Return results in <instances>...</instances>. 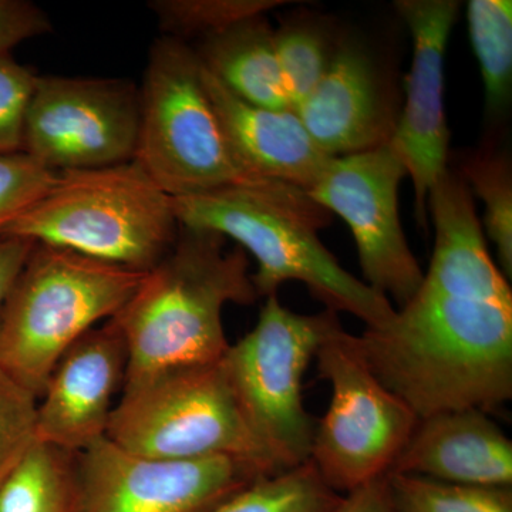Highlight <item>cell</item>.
Returning a JSON list of instances; mask_svg holds the SVG:
<instances>
[{
	"mask_svg": "<svg viewBox=\"0 0 512 512\" xmlns=\"http://www.w3.org/2000/svg\"><path fill=\"white\" fill-rule=\"evenodd\" d=\"M272 5L276 3L266 0H151L148 8L163 36L184 42L185 37L204 39L241 20L264 15Z\"/></svg>",
	"mask_w": 512,
	"mask_h": 512,
	"instance_id": "603a6c76",
	"label": "cell"
},
{
	"mask_svg": "<svg viewBox=\"0 0 512 512\" xmlns=\"http://www.w3.org/2000/svg\"><path fill=\"white\" fill-rule=\"evenodd\" d=\"M336 512H394L386 477L345 495Z\"/></svg>",
	"mask_w": 512,
	"mask_h": 512,
	"instance_id": "4dcf8cb0",
	"label": "cell"
},
{
	"mask_svg": "<svg viewBox=\"0 0 512 512\" xmlns=\"http://www.w3.org/2000/svg\"><path fill=\"white\" fill-rule=\"evenodd\" d=\"M134 163L171 198L251 183L222 130L194 49L174 37L148 53Z\"/></svg>",
	"mask_w": 512,
	"mask_h": 512,
	"instance_id": "8992f818",
	"label": "cell"
},
{
	"mask_svg": "<svg viewBox=\"0 0 512 512\" xmlns=\"http://www.w3.org/2000/svg\"><path fill=\"white\" fill-rule=\"evenodd\" d=\"M178 234L173 198L130 161L59 173L45 197L2 237L30 239L147 274L171 251Z\"/></svg>",
	"mask_w": 512,
	"mask_h": 512,
	"instance_id": "277c9868",
	"label": "cell"
},
{
	"mask_svg": "<svg viewBox=\"0 0 512 512\" xmlns=\"http://www.w3.org/2000/svg\"><path fill=\"white\" fill-rule=\"evenodd\" d=\"M339 328V315L330 309L301 315L282 306L278 296H266L254 329L221 359L249 429L281 471L311 457L316 424L303 404V376Z\"/></svg>",
	"mask_w": 512,
	"mask_h": 512,
	"instance_id": "ba28073f",
	"label": "cell"
},
{
	"mask_svg": "<svg viewBox=\"0 0 512 512\" xmlns=\"http://www.w3.org/2000/svg\"><path fill=\"white\" fill-rule=\"evenodd\" d=\"M343 495L320 477L312 461L258 478L207 512H336Z\"/></svg>",
	"mask_w": 512,
	"mask_h": 512,
	"instance_id": "ffe728a7",
	"label": "cell"
},
{
	"mask_svg": "<svg viewBox=\"0 0 512 512\" xmlns=\"http://www.w3.org/2000/svg\"><path fill=\"white\" fill-rule=\"evenodd\" d=\"M389 473L450 484L512 487V441L484 410L431 414L417 421Z\"/></svg>",
	"mask_w": 512,
	"mask_h": 512,
	"instance_id": "2e32d148",
	"label": "cell"
},
{
	"mask_svg": "<svg viewBox=\"0 0 512 512\" xmlns=\"http://www.w3.org/2000/svg\"><path fill=\"white\" fill-rule=\"evenodd\" d=\"M406 167L389 144L329 158L309 197L345 220L356 241L365 284L406 305L423 282L399 218L400 181Z\"/></svg>",
	"mask_w": 512,
	"mask_h": 512,
	"instance_id": "8fae6325",
	"label": "cell"
},
{
	"mask_svg": "<svg viewBox=\"0 0 512 512\" xmlns=\"http://www.w3.org/2000/svg\"><path fill=\"white\" fill-rule=\"evenodd\" d=\"M52 22L45 10L28 0H0V56L20 43L46 35Z\"/></svg>",
	"mask_w": 512,
	"mask_h": 512,
	"instance_id": "f1b7e54d",
	"label": "cell"
},
{
	"mask_svg": "<svg viewBox=\"0 0 512 512\" xmlns=\"http://www.w3.org/2000/svg\"><path fill=\"white\" fill-rule=\"evenodd\" d=\"M39 74L0 56V154L20 153L25 144L26 117Z\"/></svg>",
	"mask_w": 512,
	"mask_h": 512,
	"instance_id": "83f0119b",
	"label": "cell"
},
{
	"mask_svg": "<svg viewBox=\"0 0 512 512\" xmlns=\"http://www.w3.org/2000/svg\"><path fill=\"white\" fill-rule=\"evenodd\" d=\"M413 37L406 104L389 146L412 178L419 224L427 218L429 194L446 173L448 133L444 114V55L460 3L454 0L396 2Z\"/></svg>",
	"mask_w": 512,
	"mask_h": 512,
	"instance_id": "4fadbf2b",
	"label": "cell"
},
{
	"mask_svg": "<svg viewBox=\"0 0 512 512\" xmlns=\"http://www.w3.org/2000/svg\"><path fill=\"white\" fill-rule=\"evenodd\" d=\"M106 437L141 456L229 457L264 476L282 473L249 429L221 360L124 384Z\"/></svg>",
	"mask_w": 512,
	"mask_h": 512,
	"instance_id": "52a82bcc",
	"label": "cell"
},
{
	"mask_svg": "<svg viewBox=\"0 0 512 512\" xmlns=\"http://www.w3.org/2000/svg\"><path fill=\"white\" fill-rule=\"evenodd\" d=\"M77 454L36 440L0 484V512H79Z\"/></svg>",
	"mask_w": 512,
	"mask_h": 512,
	"instance_id": "d6986e66",
	"label": "cell"
},
{
	"mask_svg": "<svg viewBox=\"0 0 512 512\" xmlns=\"http://www.w3.org/2000/svg\"><path fill=\"white\" fill-rule=\"evenodd\" d=\"M292 110L329 158L386 146L397 123L384 100L375 66L350 45L330 57L325 76Z\"/></svg>",
	"mask_w": 512,
	"mask_h": 512,
	"instance_id": "9a60e30c",
	"label": "cell"
},
{
	"mask_svg": "<svg viewBox=\"0 0 512 512\" xmlns=\"http://www.w3.org/2000/svg\"><path fill=\"white\" fill-rule=\"evenodd\" d=\"M467 180L484 201V225L497 247L504 274H512V184L503 157H476L466 164Z\"/></svg>",
	"mask_w": 512,
	"mask_h": 512,
	"instance_id": "cb8c5ba5",
	"label": "cell"
},
{
	"mask_svg": "<svg viewBox=\"0 0 512 512\" xmlns=\"http://www.w3.org/2000/svg\"><path fill=\"white\" fill-rule=\"evenodd\" d=\"M144 276L35 242L3 308L0 369L39 399L60 357L113 318Z\"/></svg>",
	"mask_w": 512,
	"mask_h": 512,
	"instance_id": "5b68a950",
	"label": "cell"
},
{
	"mask_svg": "<svg viewBox=\"0 0 512 512\" xmlns=\"http://www.w3.org/2000/svg\"><path fill=\"white\" fill-rule=\"evenodd\" d=\"M57 177L59 173L25 151L0 154V238L13 221L45 197Z\"/></svg>",
	"mask_w": 512,
	"mask_h": 512,
	"instance_id": "4316f807",
	"label": "cell"
},
{
	"mask_svg": "<svg viewBox=\"0 0 512 512\" xmlns=\"http://www.w3.org/2000/svg\"><path fill=\"white\" fill-rule=\"evenodd\" d=\"M316 360L332 399L316 424L309 461L333 491L348 495L389 474L419 419L380 382L345 329L320 345Z\"/></svg>",
	"mask_w": 512,
	"mask_h": 512,
	"instance_id": "9c48e42d",
	"label": "cell"
},
{
	"mask_svg": "<svg viewBox=\"0 0 512 512\" xmlns=\"http://www.w3.org/2000/svg\"><path fill=\"white\" fill-rule=\"evenodd\" d=\"M220 234L180 227L177 241L113 316L127 346L124 384L168 370L212 365L229 348L222 312L259 295L244 249Z\"/></svg>",
	"mask_w": 512,
	"mask_h": 512,
	"instance_id": "3957f363",
	"label": "cell"
},
{
	"mask_svg": "<svg viewBox=\"0 0 512 512\" xmlns=\"http://www.w3.org/2000/svg\"><path fill=\"white\" fill-rule=\"evenodd\" d=\"M394 512H512L511 487H478L389 473Z\"/></svg>",
	"mask_w": 512,
	"mask_h": 512,
	"instance_id": "7402d4cb",
	"label": "cell"
},
{
	"mask_svg": "<svg viewBox=\"0 0 512 512\" xmlns=\"http://www.w3.org/2000/svg\"><path fill=\"white\" fill-rule=\"evenodd\" d=\"M140 96L133 83L100 77L39 76L23 151L56 173L130 163Z\"/></svg>",
	"mask_w": 512,
	"mask_h": 512,
	"instance_id": "30bf717a",
	"label": "cell"
},
{
	"mask_svg": "<svg viewBox=\"0 0 512 512\" xmlns=\"http://www.w3.org/2000/svg\"><path fill=\"white\" fill-rule=\"evenodd\" d=\"M275 53L291 109L315 89L330 59L325 42L312 29L285 28L275 32Z\"/></svg>",
	"mask_w": 512,
	"mask_h": 512,
	"instance_id": "d4e9b609",
	"label": "cell"
},
{
	"mask_svg": "<svg viewBox=\"0 0 512 512\" xmlns=\"http://www.w3.org/2000/svg\"><path fill=\"white\" fill-rule=\"evenodd\" d=\"M35 242L19 237L0 238V320L10 289L28 261Z\"/></svg>",
	"mask_w": 512,
	"mask_h": 512,
	"instance_id": "f546056e",
	"label": "cell"
},
{
	"mask_svg": "<svg viewBox=\"0 0 512 512\" xmlns=\"http://www.w3.org/2000/svg\"><path fill=\"white\" fill-rule=\"evenodd\" d=\"M195 53L201 66L239 99L265 109H291L276 60L275 32L265 13L204 37Z\"/></svg>",
	"mask_w": 512,
	"mask_h": 512,
	"instance_id": "ac0fdd59",
	"label": "cell"
},
{
	"mask_svg": "<svg viewBox=\"0 0 512 512\" xmlns=\"http://www.w3.org/2000/svg\"><path fill=\"white\" fill-rule=\"evenodd\" d=\"M430 268L387 325L357 336L367 365L417 419L494 412L512 397V292L485 245L466 181L446 171L429 194Z\"/></svg>",
	"mask_w": 512,
	"mask_h": 512,
	"instance_id": "6da1fadb",
	"label": "cell"
},
{
	"mask_svg": "<svg viewBox=\"0 0 512 512\" xmlns=\"http://www.w3.org/2000/svg\"><path fill=\"white\" fill-rule=\"evenodd\" d=\"M180 227L234 239L254 256L259 298L276 295L285 282H302L330 311L348 312L366 329L392 320V301L349 274L318 238L330 212L308 192L279 181L256 180L173 198Z\"/></svg>",
	"mask_w": 512,
	"mask_h": 512,
	"instance_id": "7a4b0ae2",
	"label": "cell"
},
{
	"mask_svg": "<svg viewBox=\"0 0 512 512\" xmlns=\"http://www.w3.org/2000/svg\"><path fill=\"white\" fill-rule=\"evenodd\" d=\"M202 82L238 163L251 177L308 192L326 157L292 109H265L239 99L201 66Z\"/></svg>",
	"mask_w": 512,
	"mask_h": 512,
	"instance_id": "e0dca14e",
	"label": "cell"
},
{
	"mask_svg": "<svg viewBox=\"0 0 512 512\" xmlns=\"http://www.w3.org/2000/svg\"><path fill=\"white\" fill-rule=\"evenodd\" d=\"M127 362L126 342L113 319L77 340L37 399V440L79 454L104 439Z\"/></svg>",
	"mask_w": 512,
	"mask_h": 512,
	"instance_id": "5bb4252c",
	"label": "cell"
},
{
	"mask_svg": "<svg viewBox=\"0 0 512 512\" xmlns=\"http://www.w3.org/2000/svg\"><path fill=\"white\" fill-rule=\"evenodd\" d=\"M37 397L0 369V484L33 446Z\"/></svg>",
	"mask_w": 512,
	"mask_h": 512,
	"instance_id": "484cf974",
	"label": "cell"
},
{
	"mask_svg": "<svg viewBox=\"0 0 512 512\" xmlns=\"http://www.w3.org/2000/svg\"><path fill=\"white\" fill-rule=\"evenodd\" d=\"M468 30L480 63L485 106L505 109L512 84V2L471 0L467 6Z\"/></svg>",
	"mask_w": 512,
	"mask_h": 512,
	"instance_id": "44dd1931",
	"label": "cell"
},
{
	"mask_svg": "<svg viewBox=\"0 0 512 512\" xmlns=\"http://www.w3.org/2000/svg\"><path fill=\"white\" fill-rule=\"evenodd\" d=\"M79 512H207L264 476L229 457L141 456L104 437L77 454Z\"/></svg>",
	"mask_w": 512,
	"mask_h": 512,
	"instance_id": "7c38bea8",
	"label": "cell"
}]
</instances>
